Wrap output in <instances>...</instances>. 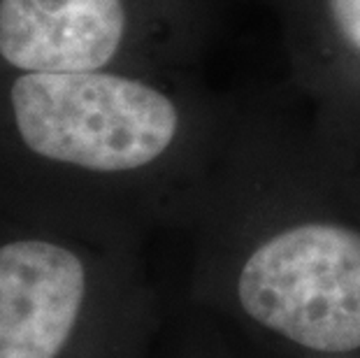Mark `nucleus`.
<instances>
[{
  "mask_svg": "<svg viewBox=\"0 0 360 358\" xmlns=\"http://www.w3.org/2000/svg\"><path fill=\"white\" fill-rule=\"evenodd\" d=\"M89 270L70 247L17 240L0 247V358H58L79 324Z\"/></svg>",
  "mask_w": 360,
  "mask_h": 358,
  "instance_id": "4",
  "label": "nucleus"
},
{
  "mask_svg": "<svg viewBox=\"0 0 360 358\" xmlns=\"http://www.w3.org/2000/svg\"><path fill=\"white\" fill-rule=\"evenodd\" d=\"M304 119L321 140L360 161V0H267Z\"/></svg>",
  "mask_w": 360,
  "mask_h": 358,
  "instance_id": "3",
  "label": "nucleus"
},
{
  "mask_svg": "<svg viewBox=\"0 0 360 358\" xmlns=\"http://www.w3.org/2000/svg\"><path fill=\"white\" fill-rule=\"evenodd\" d=\"M349 358H360V356H349Z\"/></svg>",
  "mask_w": 360,
  "mask_h": 358,
  "instance_id": "6",
  "label": "nucleus"
},
{
  "mask_svg": "<svg viewBox=\"0 0 360 358\" xmlns=\"http://www.w3.org/2000/svg\"><path fill=\"white\" fill-rule=\"evenodd\" d=\"M135 19V0H0V54L24 72L110 70Z\"/></svg>",
  "mask_w": 360,
  "mask_h": 358,
  "instance_id": "5",
  "label": "nucleus"
},
{
  "mask_svg": "<svg viewBox=\"0 0 360 358\" xmlns=\"http://www.w3.org/2000/svg\"><path fill=\"white\" fill-rule=\"evenodd\" d=\"M10 101L35 156L96 177L172 167L212 184L240 117V101L212 89L114 70L26 72Z\"/></svg>",
  "mask_w": 360,
  "mask_h": 358,
  "instance_id": "2",
  "label": "nucleus"
},
{
  "mask_svg": "<svg viewBox=\"0 0 360 358\" xmlns=\"http://www.w3.org/2000/svg\"><path fill=\"white\" fill-rule=\"evenodd\" d=\"M195 217L210 309L283 358L360 356V161L270 101H240Z\"/></svg>",
  "mask_w": 360,
  "mask_h": 358,
  "instance_id": "1",
  "label": "nucleus"
}]
</instances>
